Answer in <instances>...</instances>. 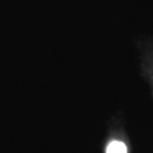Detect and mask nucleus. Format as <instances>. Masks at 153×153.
<instances>
[{
    "instance_id": "f257e3e1",
    "label": "nucleus",
    "mask_w": 153,
    "mask_h": 153,
    "mask_svg": "<svg viewBox=\"0 0 153 153\" xmlns=\"http://www.w3.org/2000/svg\"><path fill=\"white\" fill-rule=\"evenodd\" d=\"M106 153H127V149L122 142L112 141L106 148Z\"/></svg>"
}]
</instances>
